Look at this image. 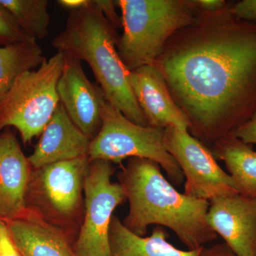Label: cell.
Wrapping results in <instances>:
<instances>
[{
	"label": "cell",
	"mask_w": 256,
	"mask_h": 256,
	"mask_svg": "<svg viewBox=\"0 0 256 256\" xmlns=\"http://www.w3.org/2000/svg\"><path fill=\"white\" fill-rule=\"evenodd\" d=\"M191 122L210 146L256 112V24L234 18L230 4L194 21L168 41L154 62Z\"/></svg>",
	"instance_id": "obj_1"
},
{
	"label": "cell",
	"mask_w": 256,
	"mask_h": 256,
	"mask_svg": "<svg viewBox=\"0 0 256 256\" xmlns=\"http://www.w3.org/2000/svg\"><path fill=\"white\" fill-rule=\"evenodd\" d=\"M129 202L122 224L144 236L151 225L172 230L188 250L204 247L217 238L207 222L210 202L180 193L162 173L158 163L132 158L118 175Z\"/></svg>",
	"instance_id": "obj_2"
},
{
	"label": "cell",
	"mask_w": 256,
	"mask_h": 256,
	"mask_svg": "<svg viewBox=\"0 0 256 256\" xmlns=\"http://www.w3.org/2000/svg\"><path fill=\"white\" fill-rule=\"evenodd\" d=\"M116 28L90 0L80 9L69 12L63 31L52 46L64 54L85 60L92 68L106 100L124 117L139 126H150L134 97L130 74L117 50Z\"/></svg>",
	"instance_id": "obj_3"
},
{
	"label": "cell",
	"mask_w": 256,
	"mask_h": 256,
	"mask_svg": "<svg viewBox=\"0 0 256 256\" xmlns=\"http://www.w3.org/2000/svg\"><path fill=\"white\" fill-rule=\"evenodd\" d=\"M124 32L117 50L129 72L154 64L168 41L191 24L198 10L195 0H118Z\"/></svg>",
	"instance_id": "obj_4"
},
{
	"label": "cell",
	"mask_w": 256,
	"mask_h": 256,
	"mask_svg": "<svg viewBox=\"0 0 256 256\" xmlns=\"http://www.w3.org/2000/svg\"><path fill=\"white\" fill-rule=\"evenodd\" d=\"M64 63L65 54L57 52L18 76L0 100V130L14 127L24 143L42 134L60 102L57 84Z\"/></svg>",
	"instance_id": "obj_5"
},
{
	"label": "cell",
	"mask_w": 256,
	"mask_h": 256,
	"mask_svg": "<svg viewBox=\"0 0 256 256\" xmlns=\"http://www.w3.org/2000/svg\"><path fill=\"white\" fill-rule=\"evenodd\" d=\"M88 156L90 161L101 160L117 164L127 158H144L158 163L174 184L180 186L184 180L181 168L166 150L164 129L131 122L106 98L102 102L100 129L90 140Z\"/></svg>",
	"instance_id": "obj_6"
},
{
	"label": "cell",
	"mask_w": 256,
	"mask_h": 256,
	"mask_svg": "<svg viewBox=\"0 0 256 256\" xmlns=\"http://www.w3.org/2000/svg\"><path fill=\"white\" fill-rule=\"evenodd\" d=\"M114 169L105 160L90 161L84 190L85 218L74 247L76 256H111L109 228L116 207L124 202V188L112 182Z\"/></svg>",
	"instance_id": "obj_7"
},
{
	"label": "cell",
	"mask_w": 256,
	"mask_h": 256,
	"mask_svg": "<svg viewBox=\"0 0 256 256\" xmlns=\"http://www.w3.org/2000/svg\"><path fill=\"white\" fill-rule=\"evenodd\" d=\"M164 143L182 171L184 194L210 202L238 194L233 180L218 164L212 151L188 131L164 128Z\"/></svg>",
	"instance_id": "obj_8"
},
{
	"label": "cell",
	"mask_w": 256,
	"mask_h": 256,
	"mask_svg": "<svg viewBox=\"0 0 256 256\" xmlns=\"http://www.w3.org/2000/svg\"><path fill=\"white\" fill-rule=\"evenodd\" d=\"M57 92L69 118L92 140L100 129L106 97L98 84H92L87 78L80 60L65 54Z\"/></svg>",
	"instance_id": "obj_9"
},
{
	"label": "cell",
	"mask_w": 256,
	"mask_h": 256,
	"mask_svg": "<svg viewBox=\"0 0 256 256\" xmlns=\"http://www.w3.org/2000/svg\"><path fill=\"white\" fill-rule=\"evenodd\" d=\"M207 222L237 256H256V197L236 194L210 200Z\"/></svg>",
	"instance_id": "obj_10"
},
{
	"label": "cell",
	"mask_w": 256,
	"mask_h": 256,
	"mask_svg": "<svg viewBox=\"0 0 256 256\" xmlns=\"http://www.w3.org/2000/svg\"><path fill=\"white\" fill-rule=\"evenodd\" d=\"M90 160L84 156L58 162L35 172V190L48 210L62 218L75 214L82 201Z\"/></svg>",
	"instance_id": "obj_11"
},
{
	"label": "cell",
	"mask_w": 256,
	"mask_h": 256,
	"mask_svg": "<svg viewBox=\"0 0 256 256\" xmlns=\"http://www.w3.org/2000/svg\"><path fill=\"white\" fill-rule=\"evenodd\" d=\"M130 82L150 126L175 127L188 132L190 120L173 99L164 77L154 64L130 72Z\"/></svg>",
	"instance_id": "obj_12"
},
{
	"label": "cell",
	"mask_w": 256,
	"mask_h": 256,
	"mask_svg": "<svg viewBox=\"0 0 256 256\" xmlns=\"http://www.w3.org/2000/svg\"><path fill=\"white\" fill-rule=\"evenodd\" d=\"M41 134L28 158L34 169L88 156L90 139L74 124L60 102Z\"/></svg>",
	"instance_id": "obj_13"
},
{
	"label": "cell",
	"mask_w": 256,
	"mask_h": 256,
	"mask_svg": "<svg viewBox=\"0 0 256 256\" xmlns=\"http://www.w3.org/2000/svg\"><path fill=\"white\" fill-rule=\"evenodd\" d=\"M30 166L14 134H0V217L6 222L22 216L25 210Z\"/></svg>",
	"instance_id": "obj_14"
},
{
	"label": "cell",
	"mask_w": 256,
	"mask_h": 256,
	"mask_svg": "<svg viewBox=\"0 0 256 256\" xmlns=\"http://www.w3.org/2000/svg\"><path fill=\"white\" fill-rule=\"evenodd\" d=\"M6 226L22 256H76L62 230L36 216H22Z\"/></svg>",
	"instance_id": "obj_15"
},
{
	"label": "cell",
	"mask_w": 256,
	"mask_h": 256,
	"mask_svg": "<svg viewBox=\"0 0 256 256\" xmlns=\"http://www.w3.org/2000/svg\"><path fill=\"white\" fill-rule=\"evenodd\" d=\"M164 227L156 226L149 236H140L112 216L109 228L111 256H200L202 249L182 250L168 242Z\"/></svg>",
	"instance_id": "obj_16"
},
{
	"label": "cell",
	"mask_w": 256,
	"mask_h": 256,
	"mask_svg": "<svg viewBox=\"0 0 256 256\" xmlns=\"http://www.w3.org/2000/svg\"><path fill=\"white\" fill-rule=\"evenodd\" d=\"M210 151L224 162L239 194L256 197V151L252 144L232 133L214 143Z\"/></svg>",
	"instance_id": "obj_17"
},
{
	"label": "cell",
	"mask_w": 256,
	"mask_h": 256,
	"mask_svg": "<svg viewBox=\"0 0 256 256\" xmlns=\"http://www.w3.org/2000/svg\"><path fill=\"white\" fill-rule=\"evenodd\" d=\"M45 58L36 41L0 46V100L18 76L40 67Z\"/></svg>",
	"instance_id": "obj_18"
},
{
	"label": "cell",
	"mask_w": 256,
	"mask_h": 256,
	"mask_svg": "<svg viewBox=\"0 0 256 256\" xmlns=\"http://www.w3.org/2000/svg\"><path fill=\"white\" fill-rule=\"evenodd\" d=\"M48 0H0L28 36L43 40L48 34Z\"/></svg>",
	"instance_id": "obj_19"
},
{
	"label": "cell",
	"mask_w": 256,
	"mask_h": 256,
	"mask_svg": "<svg viewBox=\"0 0 256 256\" xmlns=\"http://www.w3.org/2000/svg\"><path fill=\"white\" fill-rule=\"evenodd\" d=\"M36 40L24 32L11 13L0 3V46Z\"/></svg>",
	"instance_id": "obj_20"
},
{
	"label": "cell",
	"mask_w": 256,
	"mask_h": 256,
	"mask_svg": "<svg viewBox=\"0 0 256 256\" xmlns=\"http://www.w3.org/2000/svg\"><path fill=\"white\" fill-rule=\"evenodd\" d=\"M230 12L234 18L256 24V0H242L230 4Z\"/></svg>",
	"instance_id": "obj_21"
},
{
	"label": "cell",
	"mask_w": 256,
	"mask_h": 256,
	"mask_svg": "<svg viewBox=\"0 0 256 256\" xmlns=\"http://www.w3.org/2000/svg\"><path fill=\"white\" fill-rule=\"evenodd\" d=\"M2 220L0 217V256H22Z\"/></svg>",
	"instance_id": "obj_22"
},
{
	"label": "cell",
	"mask_w": 256,
	"mask_h": 256,
	"mask_svg": "<svg viewBox=\"0 0 256 256\" xmlns=\"http://www.w3.org/2000/svg\"><path fill=\"white\" fill-rule=\"evenodd\" d=\"M92 1L111 25L116 28L122 26L121 16L118 14L114 8L116 2L111 1V0H92Z\"/></svg>",
	"instance_id": "obj_23"
},
{
	"label": "cell",
	"mask_w": 256,
	"mask_h": 256,
	"mask_svg": "<svg viewBox=\"0 0 256 256\" xmlns=\"http://www.w3.org/2000/svg\"><path fill=\"white\" fill-rule=\"evenodd\" d=\"M233 134L247 144H256V112L247 122L239 126Z\"/></svg>",
	"instance_id": "obj_24"
},
{
	"label": "cell",
	"mask_w": 256,
	"mask_h": 256,
	"mask_svg": "<svg viewBox=\"0 0 256 256\" xmlns=\"http://www.w3.org/2000/svg\"><path fill=\"white\" fill-rule=\"evenodd\" d=\"M195 4L198 11L207 13L216 12L228 5L224 0H195Z\"/></svg>",
	"instance_id": "obj_25"
},
{
	"label": "cell",
	"mask_w": 256,
	"mask_h": 256,
	"mask_svg": "<svg viewBox=\"0 0 256 256\" xmlns=\"http://www.w3.org/2000/svg\"><path fill=\"white\" fill-rule=\"evenodd\" d=\"M200 256H237L228 246L224 244H216L208 248L204 247Z\"/></svg>",
	"instance_id": "obj_26"
},
{
	"label": "cell",
	"mask_w": 256,
	"mask_h": 256,
	"mask_svg": "<svg viewBox=\"0 0 256 256\" xmlns=\"http://www.w3.org/2000/svg\"><path fill=\"white\" fill-rule=\"evenodd\" d=\"M90 0H58L57 3L70 11L80 9L89 4Z\"/></svg>",
	"instance_id": "obj_27"
}]
</instances>
